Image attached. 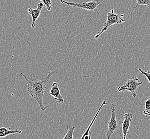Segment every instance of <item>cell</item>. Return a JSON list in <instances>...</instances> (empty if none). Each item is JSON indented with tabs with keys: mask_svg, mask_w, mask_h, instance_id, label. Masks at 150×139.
<instances>
[{
	"mask_svg": "<svg viewBox=\"0 0 150 139\" xmlns=\"http://www.w3.org/2000/svg\"><path fill=\"white\" fill-rule=\"evenodd\" d=\"M54 71H49L48 75L41 79H35L27 77L21 73V75L25 79L27 86V91L30 96L36 100L40 109L44 111L49 106H44L43 96L47 89V86L50 82V79L54 75Z\"/></svg>",
	"mask_w": 150,
	"mask_h": 139,
	"instance_id": "1",
	"label": "cell"
},
{
	"mask_svg": "<svg viewBox=\"0 0 150 139\" xmlns=\"http://www.w3.org/2000/svg\"><path fill=\"white\" fill-rule=\"evenodd\" d=\"M125 15H118L117 13H115L114 12V9H112L111 10V12H108L107 11V18L106 21L104 24V27L102 30H100L99 32L94 36L95 39H98L99 36H100L104 32L108 30L109 27L115 24H121L125 22L126 21L122 18L124 17Z\"/></svg>",
	"mask_w": 150,
	"mask_h": 139,
	"instance_id": "2",
	"label": "cell"
},
{
	"mask_svg": "<svg viewBox=\"0 0 150 139\" xmlns=\"http://www.w3.org/2000/svg\"><path fill=\"white\" fill-rule=\"evenodd\" d=\"M138 78L132 76L122 86L117 88V91L119 92L129 91L132 94V97H136L138 93L137 88L143 84V82H138Z\"/></svg>",
	"mask_w": 150,
	"mask_h": 139,
	"instance_id": "3",
	"label": "cell"
},
{
	"mask_svg": "<svg viewBox=\"0 0 150 139\" xmlns=\"http://www.w3.org/2000/svg\"><path fill=\"white\" fill-rule=\"evenodd\" d=\"M62 4H65L68 6H73L80 9H85L90 11H95L98 6L101 3L100 0H93L86 2H70L65 0H60Z\"/></svg>",
	"mask_w": 150,
	"mask_h": 139,
	"instance_id": "4",
	"label": "cell"
},
{
	"mask_svg": "<svg viewBox=\"0 0 150 139\" xmlns=\"http://www.w3.org/2000/svg\"><path fill=\"white\" fill-rule=\"evenodd\" d=\"M108 130L106 133V138L110 139L114 132L117 129V122L115 112V105L113 103V106L111 109V116L110 120L108 122Z\"/></svg>",
	"mask_w": 150,
	"mask_h": 139,
	"instance_id": "5",
	"label": "cell"
},
{
	"mask_svg": "<svg viewBox=\"0 0 150 139\" xmlns=\"http://www.w3.org/2000/svg\"><path fill=\"white\" fill-rule=\"evenodd\" d=\"M44 6V4L42 2H40L37 4L36 9H33L32 8H30L28 9V13L32 16V23L31 25L32 28L36 27V21L39 17L42 9L43 8Z\"/></svg>",
	"mask_w": 150,
	"mask_h": 139,
	"instance_id": "6",
	"label": "cell"
},
{
	"mask_svg": "<svg viewBox=\"0 0 150 139\" xmlns=\"http://www.w3.org/2000/svg\"><path fill=\"white\" fill-rule=\"evenodd\" d=\"M49 95L53 96L54 100L58 103L63 104L64 102V99L60 93L58 82H54L52 83Z\"/></svg>",
	"mask_w": 150,
	"mask_h": 139,
	"instance_id": "7",
	"label": "cell"
},
{
	"mask_svg": "<svg viewBox=\"0 0 150 139\" xmlns=\"http://www.w3.org/2000/svg\"><path fill=\"white\" fill-rule=\"evenodd\" d=\"M134 115L131 113H126L123 115V121L122 123L123 139H126L127 135L129 132L130 123L132 121Z\"/></svg>",
	"mask_w": 150,
	"mask_h": 139,
	"instance_id": "8",
	"label": "cell"
},
{
	"mask_svg": "<svg viewBox=\"0 0 150 139\" xmlns=\"http://www.w3.org/2000/svg\"><path fill=\"white\" fill-rule=\"evenodd\" d=\"M112 104V103H107L106 102V101H103L102 103L101 106H100V108H99V109H98V111H97V112L96 113V115H95V117H93V121H92L91 122V123H90V125H89V127H88V128H87V130H86V131L84 132V134H83V135L82 136V137H81V139H91V136L89 135V131H90V128H91V126H93V123H94V122H95V121L96 118H97V116H98V113H99V112L100 111V110H101V109H102V108L103 106H105V105H110V104Z\"/></svg>",
	"mask_w": 150,
	"mask_h": 139,
	"instance_id": "9",
	"label": "cell"
},
{
	"mask_svg": "<svg viewBox=\"0 0 150 139\" xmlns=\"http://www.w3.org/2000/svg\"><path fill=\"white\" fill-rule=\"evenodd\" d=\"M22 132L21 130H10V128L6 127H2L0 128V138H5L6 136L11 134H21Z\"/></svg>",
	"mask_w": 150,
	"mask_h": 139,
	"instance_id": "10",
	"label": "cell"
},
{
	"mask_svg": "<svg viewBox=\"0 0 150 139\" xmlns=\"http://www.w3.org/2000/svg\"><path fill=\"white\" fill-rule=\"evenodd\" d=\"M75 127L74 126H67V129L66 130L65 136L63 138L64 139H74L73 133L75 130Z\"/></svg>",
	"mask_w": 150,
	"mask_h": 139,
	"instance_id": "11",
	"label": "cell"
},
{
	"mask_svg": "<svg viewBox=\"0 0 150 139\" xmlns=\"http://www.w3.org/2000/svg\"><path fill=\"white\" fill-rule=\"evenodd\" d=\"M143 114L147 116H150V98L148 99L145 102Z\"/></svg>",
	"mask_w": 150,
	"mask_h": 139,
	"instance_id": "12",
	"label": "cell"
},
{
	"mask_svg": "<svg viewBox=\"0 0 150 139\" xmlns=\"http://www.w3.org/2000/svg\"><path fill=\"white\" fill-rule=\"evenodd\" d=\"M137 1V4L134 8L135 9L137 8L138 6L142 5V6H149L150 9V0H136Z\"/></svg>",
	"mask_w": 150,
	"mask_h": 139,
	"instance_id": "13",
	"label": "cell"
},
{
	"mask_svg": "<svg viewBox=\"0 0 150 139\" xmlns=\"http://www.w3.org/2000/svg\"><path fill=\"white\" fill-rule=\"evenodd\" d=\"M40 1H41L42 3L44 4L45 6L46 7V9H47L48 11H51V6H52L51 0H40Z\"/></svg>",
	"mask_w": 150,
	"mask_h": 139,
	"instance_id": "14",
	"label": "cell"
},
{
	"mask_svg": "<svg viewBox=\"0 0 150 139\" xmlns=\"http://www.w3.org/2000/svg\"><path fill=\"white\" fill-rule=\"evenodd\" d=\"M138 70L142 74H143V75H144V76L146 77L148 81L150 83V71H148L147 72H145L140 67L138 68Z\"/></svg>",
	"mask_w": 150,
	"mask_h": 139,
	"instance_id": "15",
	"label": "cell"
}]
</instances>
